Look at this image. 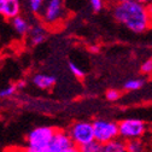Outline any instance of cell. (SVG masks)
I'll return each instance as SVG.
<instances>
[{
  "mask_svg": "<svg viewBox=\"0 0 152 152\" xmlns=\"http://www.w3.org/2000/svg\"><path fill=\"white\" fill-rule=\"evenodd\" d=\"M112 13L118 23L133 33H144L152 24L147 6L137 0L116 4Z\"/></svg>",
  "mask_w": 152,
  "mask_h": 152,
  "instance_id": "6da1fadb",
  "label": "cell"
},
{
  "mask_svg": "<svg viewBox=\"0 0 152 152\" xmlns=\"http://www.w3.org/2000/svg\"><path fill=\"white\" fill-rule=\"evenodd\" d=\"M57 129L48 126H41L31 129L27 135V147L24 152H46Z\"/></svg>",
  "mask_w": 152,
  "mask_h": 152,
  "instance_id": "7a4b0ae2",
  "label": "cell"
},
{
  "mask_svg": "<svg viewBox=\"0 0 152 152\" xmlns=\"http://www.w3.org/2000/svg\"><path fill=\"white\" fill-rule=\"evenodd\" d=\"M93 129H94V140L100 144H106L112 140L120 138L118 132V123L105 118H98L93 121Z\"/></svg>",
  "mask_w": 152,
  "mask_h": 152,
  "instance_id": "3957f363",
  "label": "cell"
},
{
  "mask_svg": "<svg viewBox=\"0 0 152 152\" xmlns=\"http://www.w3.org/2000/svg\"><path fill=\"white\" fill-rule=\"evenodd\" d=\"M68 134L76 147H81L94 140L93 123L88 121H77L71 124Z\"/></svg>",
  "mask_w": 152,
  "mask_h": 152,
  "instance_id": "277c9868",
  "label": "cell"
},
{
  "mask_svg": "<svg viewBox=\"0 0 152 152\" xmlns=\"http://www.w3.org/2000/svg\"><path fill=\"white\" fill-rule=\"evenodd\" d=\"M147 130V127L142 120L139 118H126L118 123L120 138L124 141L141 139Z\"/></svg>",
  "mask_w": 152,
  "mask_h": 152,
  "instance_id": "5b68a950",
  "label": "cell"
},
{
  "mask_svg": "<svg viewBox=\"0 0 152 152\" xmlns=\"http://www.w3.org/2000/svg\"><path fill=\"white\" fill-rule=\"evenodd\" d=\"M74 147L76 146L74 145L68 133L63 130H57L46 152H70Z\"/></svg>",
  "mask_w": 152,
  "mask_h": 152,
  "instance_id": "8992f818",
  "label": "cell"
},
{
  "mask_svg": "<svg viewBox=\"0 0 152 152\" xmlns=\"http://www.w3.org/2000/svg\"><path fill=\"white\" fill-rule=\"evenodd\" d=\"M62 17V1L50 0L45 10V21L47 23H54Z\"/></svg>",
  "mask_w": 152,
  "mask_h": 152,
  "instance_id": "52a82bcc",
  "label": "cell"
},
{
  "mask_svg": "<svg viewBox=\"0 0 152 152\" xmlns=\"http://www.w3.org/2000/svg\"><path fill=\"white\" fill-rule=\"evenodd\" d=\"M20 3L18 0H0V15L6 18H15L20 15Z\"/></svg>",
  "mask_w": 152,
  "mask_h": 152,
  "instance_id": "ba28073f",
  "label": "cell"
},
{
  "mask_svg": "<svg viewBox=\"0 0 152 152\" xmlns=\"http://www.w3.org/2000/svg\"><path fill=\"white\" fill-rule=\"evenodd\" d=\"M33 83L40 89H50L56 85V77L52 75L37 74L33 77Z\"/></svg>",
  "mask_w": 152,
  "mask_h": 152,
  "instance_id": "9c48e42d",
  "label": "cell"
},
{
  "mask_svg": "<svg viewBox=\"0 0 152 152\" xmlns=\"http://www.w3.org/2000/svg\"><path fill=\"white\" fill-rule=\"evenodd\" d=\"M103 152H128L127 142L122 139H116L103 145Z\"/></svg>",
  "mask_w": 152,
  "mask_h": 152,
  "instance_id": "30bf717a",
  "label": "cell"
},
{
  "mask_svg": "<svg viewBox=\"0 0 152 152\" xmlns=\"http://www.w3.org/2000/svg\"><path fill=\"white\" fill-rule=\"evenodd\" d=\"M12 27L13 29L16 30L17 34H20V35H26L30 31V26L29 23L24 20V18L20 17V16H17L15 18H12Z\"/></svg>",
  "mask_w": 152,
  "mask_h": 152,
  "instance_id": "8fae6325",
  "label": "cell"
},
{
  "mask_svg": "<svg viewBox=\"0 0 152 152\" xmlns=\"http://www.w3.org/2000/svg\"><path fill=\"white\" fill-rule=\"evenodd\" d=\"M29 35H30V42H31L34 46L42 44V42L45 41V39H46V33H45V30H44L41 27H39V26L31 28L30 31H29Z\"/></svg>",
  "mask_w": 152,
  "mask_h": 152,
  "instance_id": "7c38bea8",
  "label": "cell"
},
{
  "mask_svg": "<svg viewBox=\"0 0 152 152\" xmlns=\"http://www.w3.org/2000/svg\"><path fill=\"white\" fill-rule=\"evenodd\" d=\"M127 142V151L128 152H145V145L140 139L129 140Z\"/></svg>",
  "mask_w": 152,
  "mask_h": 152,
  "instance_id": "4fadbf2b",
  "label": "cell"
},
{
  "mask_svg": "<svg viewBox=\"0 0 152 152\" xmlns=\"http://www.w3.org/2000/svg\"><path fill=\"white\" fill-rule=\"evenodd\" d=\"M144 85H145V81L142 79H130L124 82L123 87L127 91H138V89L142 88Z\"/></svg>",
  "mask_w": 152,
  "mask_h": 152,
  "instance_id": "5bb4252c",
  "label": "cell"
},
{
  "mask_svg": "<svg viewBox=\"0 0 152 152\" xmlns=\"http://www.w3.org/2000/svg\"><path fill=\"white\" fill-rule=\"evenodd\" d=\"M81 152H103V144L98 142L97 140H93L92 142L79 147Z\"/></svg>",
  "mask_w": 152,
  "mask_h": 152,
  "instance_id": "9a60e30c",
  "label": "cell"
},
{
  "mask_svg": "<svg viewBox=\"0 0 152 152\" xmlns=\"http://www.w3.org/2000/svg\"><path fill=\"white\" fill-rule=\"evenodd\" d=\"M17 89L18 88H17L16 85H11V86H9L6 88L0 89V98H10V97H12Z\"/></svg>",
  "mask_w": 152,
  "mask_h": 152,
  "instance_id": "2e32d148",
  "label": "cell"
},
{
  "mask_svg": "<svg viewBox=\"0 0 152 152\" xmlns=\"http://www.w3.org/2000/svg\"><path fill=\"white\" fill-rule=\"evenodd\" d=\"M69 69L71 71V74L75 76V77H77V79H82L83 76H85V71L79 66V65H76L75 63L70 62L69 63Z\"/></svg>",
  "mask_w": 152,
  "mask_h": 152,
  "instance_id": "e0dca14e",
  "label": "cell"
},
{
  "mask_svg": "<svg viewBox=\"0 0 152 152\" xmlns=\"http://www.w3.org/2000/svg\"><path fill=\"white\" fill-rule=\"evenodd\" d=\"M106 99L107 100H110V102H116L117 99H120V97H121V93L117 91V89H109L107 92H106Z\"/></svg>",
  "mask_w": 152,
  "mask_h": 152,
  "instance_id": "ac0fdd59",
  "label": "cell"
},
{
  "mask_svg": "<svg viewBox=\"0 0 152 152\" xmlns=\"http://www.w3.org/2000/svg\"><path fill=\"white\" fill-rule=\"evenodd\" d=\"M44 0H29V6L33 12H39L42 7Z\"/></svg>",
  "mask_w": 152,
  "mask_h": 152,
  "instance_id": "d6986e66",
  "label": "cell"
},
{
  "mask_svg": "<svg viewBox=\"0 0 152 152\" xmlns=\"http://www.w3.org/2000/svg\"><path fill=\"white\" fill-rule=\"evenodd\" d=\"M140 70H141V72H142L144 75H150V74H152V61L148 59V61L144 62L142 65H141V68H140Z\"/></svg>",
  "mask_w": 152,
  "mask_h": 152,
  "instance_id": "ffe728a7",
  "label": "cell"
},
{
  "mask_svg": "<svg viewBox=\"0 0 152 152\" xmlns=\"http://www.w3.org/2000/svg\"><path fill=\"white\" fill-rule=\"evenodd\" d=\"M91 6L94 11H100L103 9V0H89Z\"/></svg>",
  "mask_w": 152,
  "mask_h": 152,
  "instance_id": "44dd1931",
  "label": "cell"
},
{
  "mask_svg": "<svg viewBox=\"0 0 152 152\" xmlns=\"http://www.w3.org/2000/svg\"><path fill=\"white\" fill-rule=\"evenodd\" d=\"M16 86H17V88L20 89V88H24V86H26V81H18L17 83H16Z\"/></svg>",
  "mask_w": 152,
  "mask_h": 152,
  "instance_id": "7402d4cb",
  "label": "cell"
},
{
  "mask_svg": "<svg viewBox=\"0 0 152 152\" xmlns=\"http://www.w3.org/2000/svg\"><path fill=\"white\" fill-rule=\"evenodd\" d=\"M137 1H139V3H141L144 5H146V6H148L152 3V0H137Z\"/></svg>",
  "mask_w": 152,
  "mask_h": 152,
  "instance_id": "603a6c76",
  "label": "cell"
},
{
  "mask_svg": "<svg viewBox=\"0 0 152 152\" xmlns=\"http://www.w3.org/2000/svg\"><path fill=\"white\" fill-rule=\"evenodd\" d=\"M147 10H148V15H150V18H151V23H152V3L147 6Z\"/></svg>",
  "mask_w": 152,
  "mask_h": 152,
  "instance_id": "cb8c5ba5",
  "label": "cell"
},
{
  "mask_svg": "<svg viewBox=\"0 0 152 152\" xmlns=\"http://www.w3.org/2000/svg\"><path fill=\"white\" fill-rule=\"evenodd\" d=\"M91 51H92V52H98V51H99V47L93 46V47H91Z\"/></svg>",
  "mask_w": 152,
  "mask_h": 152,
  "instance_id": "d4e9b609",
  "label": "cell"
},
{
  "mask_svg": "<svg viewBox=\"0 0 152 152\" xmlns=\"http://www.w3.org/2000/svg\"><path fill=\"white\" fill-rule=\"evenodd\" d=\"M116 4H121V3H124V1H128V0H113Z\"/></svg>",
  "mask_w": 152,
  "mask_h": 152,
  "instance_id": "484cf974",
  "label": "cell"
},
{
  "mask_svg": "<svg viewBox=\"0 0 152 152\" xmlns=\"http://www.w3.org/2000/svg\"><path fill=\"white\" fill-rule=\"evenodd\" d=\"M70 152H81V151H80V148H79V147H74Z\"/></svg>",
  "mask_w": 152,
  "mask_h": 152,
  "instance_id": "4316f807",
  "label": "cell"
},
{
  "mask_svg": "<svg viewBox=\"0 0 152 152\" xmlns=\"http://www.w3.org/2000/svg\"><path fill=\"white\" fill-rule=\"evenodd\" d=\"M151 61H152V57H151Z\"/></svg>",
  "mask_w": 152,
  "mask_h": 152,
  "instance_id": "83f0119b",
  "label": "cell"
}]
</instances>
